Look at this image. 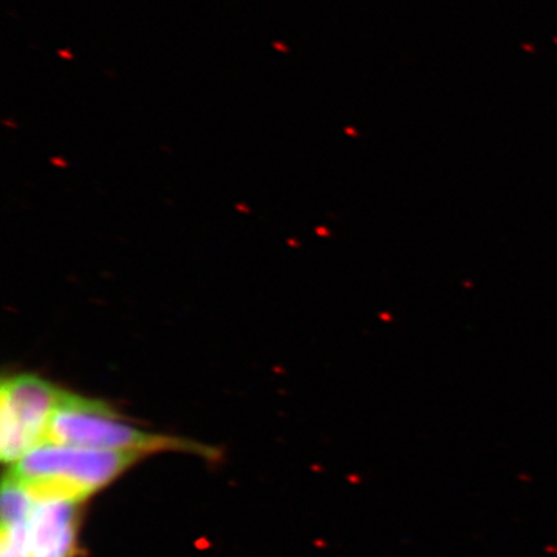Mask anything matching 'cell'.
Masks as SVG:
<instances>
[{"mask_svg":"<svg viewBox=\"0 0 557 557\" xmlns=\"http://www.w3.org/2000/svg\"><path fill=\"white\" fill-rule=\"evenodd\" d=\"M65 392L33 373H20L0 387V457L16 465L49 440L51 420Z\"/></svg>","mask_w":557,"mask_h":557,"instance_id":"3957f363","label":"cell"},{"mask_svg":"<svg viewBox=\"0 0 557 557\" xmlns=\"http://www.w3.org/2000/svg\"><path fill=\"white\" fill-rule=\"evenodd\" d=\"M139 456L44 442L28 450L9 472L21 480L36 502H81L108 486Z\"/></svg>","mask_w":557,"mask_h":557,"instance_id":"6da1fadb","label":"cell"},{"mask_svg":"<svg viewBox=\"0 0 557 557\" xmlns=\"http://www.w3.org/2000/svg\"><path fill=\"white\" fill-rule=\"evenodd\" d=\"M35 507L36 500L30 491L7 472L2 486V527L27 525Z\"/></svg>","mask_w":557,"mask_h":557,"instance_id":"5b68a950","label":"cell"},{"mask_svg":"<svg viewBox=\"0 0 557 557\" xmlns=\"http://www.w3.org/2000/svg\"><path fill=\"white\" fill-rule=\"evenodd\" d=\"M78 504L73 500L36 502L30 519L32 557H73Z\"/></svg>","mask_w":557,"mask_h":557,"instance_id":"277c9868","label":"cell"},{"mask_svg":"<svg viewBox=\"0 0 557 557\" xmlns=\"http://www.w3.org/2000/svg\"><path fill=\"white\" fill-rule=\"evenodd\" d=\"M47 442L78 448L137 454L189 449L186 443L148 434L131 426L112 408L98 399L79 397L67 392L51 420Z\"/></svg>","mask_w":557,"mask_h":557,"instance_id":"7a4b0ae2","label":"cell"},{"mask_svg":"<svg viewBox=\"0 0 557 557\" xmlns=\"http://www.w3.org/2000/svg\"><path fill=\"white\" fill-rule=\"evenodd\" d=\"M0 557H32L30 523L2 527Z\"/></svg>","mask_w":557,"mask_h":557,"instance_id":"8992f818","label":"cell"}]
</instances>
